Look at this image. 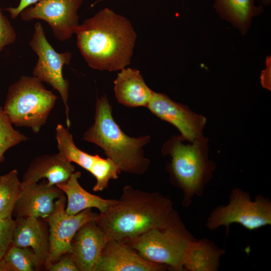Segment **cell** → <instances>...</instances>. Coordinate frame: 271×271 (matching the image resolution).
I'll use <instances>...</instances> for the list:
<instances>
[{"instance_id":"1","label":"cell","mask_w":271,"mask_h":271,"mask_svg":"<svg viewBox=\"0 0 271 271\" xmlns=\"http://www.w3.org/2000/svg\"><path fill=\"white\" fill-rule=\"evenodd\" d=\"M77 45L91 68L115 71L129 65L137 39L131 23L108 8L79 25Z\"/></svg>"},{"instance_id":"2","label":"cell","mask_w":271,"mask_h":271,"mask_svg":"<svg viewBox=\"0 0 271 271\" xmlns=\"http://www.w3.org/2000/svg\"><path fill=\"white\" fill-rule=\"evenodd\" d=\"M177 214L171 200L160 193L126 185L116 202L99 213L96 222L107 240L123 241L167 226Z\"/></svg>"},{"instance_id":"3","label":"cell","mask_w":271,"mask_h":271,"mask_svg":"<svg viewBox=\"0 0 271 271\" xmlns=\"http://www.w3.org/2000/svg\"><path fill=\"white\" fill-rule=\"evenodd\" d=\"M112 107L106 95L96 100L94 122L83 134V139L101 148L121 171L141 175L148 169L150 160L144 156L143 147L150 136L132 138L115 121Z\"/></svg>"},{"instance_id":"4","label":"cell","mask_w":271,"mask_h":271,"mask_svg":"<svg viewBox=\"0 0 271 271\" xmlns=\"http://www.w3.org/2000/svg\"><path fill=\"white\" fill-rule=\"evenodd\" d=\"M180 136H174L163 145V155H170L172 180L183 191V205L188 206L195 196H202L213 176L215 163L208 156V139L204 136L184 144Z\"/></svg>"},{"instance_id":"5","label":"cell","mask_w":271,"mask_h":271,"mask_svg":"<svg viewBox=\"0 0 271 271\" xmlns=\"http://www.w3.org/2000/svg\"><path fill=\"white\" fill-rule=\"evenodd\" d=\"M57 97L36 77L23 76L8 89L3 110L13 124L39 132Z\"/></svg>"},{"instance_id":"6","label":"cell","mask_w":271,"mask_h":271,"mask_svg":"<svg viewBox=\"0 0 271 271\" xmlns=\"http://www.w3.org/2000/svg\"><path fill=\"white\" fill-rule=\"evenodd\" d=\"M195 239L177 214L167 226L123 242L149 261L182 271L188 247Z\"/></svg>"},{"instance_id":"7","label":"cell","mask_w":271,"mask_h":271,"mask_svg":"<svg viewBox=\"0 0 271 271\" xmlns=\"http://www.w3.org/2000/svg\"><path fill=\"white\" fill-rule=\"evenodd\" d=\"M232 223H238L250 231L270 225L271 201L260 194L253 200L249 193L234 188L230 194L228 203L214 209L207 219L206 226L211 230L224 226L227 235Z\"/></svg>"},{"instance_id":"8","label":"cell","mask_w":271,"mask_h":271,"mask_svg":"<svg viewBox=\"0 0 271 271\" xmlns=\"http://www.w3.org/2000/svg\"><path fill=\"white\" fill-rule=\"evenodd\" d=\"M29 45L38 56V61L33 71V76L50 85L60 94L65 106L67 128L70 126L69 107L68 104L69 83L63 75V68L70 63V52L58 53L46 38L40 23L35 25L34 32Z\"/></svg>"},{"instance_id":"9","label":"cell","mask_w":271,"mask_h":271,"mask_svg":"<svg viewBox=\"0 0 271 271\" xmlns=\"http://www.w3.org/2000/svg\"><path fill=\"white\" fill-rule=\"evenodd\" d=\"M66 203V198L63 194L55 201L53 212L44 219L49 226L48 266L64 254L70 253L71 241L77 231L86 223L96 221L99 216V214L93 212L91 208L75 215H69L65 210Z\"/></svg>"},{"instance_id":"10","label":"cell","mask_w":271,"mask_h":271,"mask_svg":"<svg viewBox=\"0 0 271 271\" xmlns=\"http://www.w3.org/2000/svg\"><path fill=\"white\" fill-rule=\"evenodd\" d=\"M55 139L58 153L64 159L77 164L95 177L96 182L93 188V191H101L107 188L110 180L117 179L121 172L111 159H104L80 150L75 145L68 128L61 124L57 125Z\"/></svg>"},{"instance_id":"11","label":"cell","mask_w":271,"mask_h":271,"mask_svg":"<svg viewBox=\"0 0 271 271\" xmlns=\"http://www.w3.org/2000/svg\"><path fill=\"white\" fill-rule=\"evenodd\" d=\"M84 0H40L20 14L23 21L46 22L55 37L63 41L71 38L79 26L77 11Z\"/></svg>"},{"instance_id":"12","label":"cell","mask_w":271,"mask_h":271,"mask_svg":"<svg viewBox=\"0 0 271 271\" xmlns=\"http://www.w3.org/2000/svg\"><path fill=\"white\" fill-rule=\"evenodd\" d=\"M147 107L156 116L177 128L183 141L192 142L203 136L205 117L174 101L166 94L154 91Z\"/></svg>"},{"instance_id":"13","label":"cell","mask_w":271,"mask_h":271,"mask_svg":"<svg viewBox=\"0 0 271 271\" xmlns=\"http://www.w3.org/2000/svg\"><path fill=\"white\" fill-rule=\"evenodd\" d=\"M169 268L149 261L123 241L108 240L94 271H162Z\"/></svg>"},{"instance_id":"14","label":"cell","mask_w":271,"mask_h":271,"mask_svg":"<svg viewBox=\"0 0 271 271\" xmlns=\"http://www.w3.org/2000/svg\"><path fill=\"white\" fill-rule=\"evenodd\" d=\"M107 239L95 220L82 226L71 244L70 254L79 270L94 271Z\"/></svg>"},{"instance_id":"15","label":"cell","mask_w":271,"mask_h":271,"mask_svg":"<svg viewBox=\"0 0 271 271\" xmlns=\"http://www.w3.org/2000/svg\"><path fill=\"white\" fill-rule=\"evenodd\" d=\"M63 193L55 185L36 184L23 189L13 212L18 217L45 219L54 211L55 201Z\"/></svg>"},{"instance_id":"16","label":"cell","mask_w":271,"mask_h":271,"mask_svg":"<svg viewBox=\"0 0 271 271\" xmlns=\"http://www.w3.org/2000/svg\"><path fill=\"white\" fill-rule=\"evenodd\" d=\"M74 172L72 163L59 153L40 156L32 162L24 173L22 188L33 186L43 179H47L48 185L56 186L67 180Z\"/></svg>"},{"instance_id":"17","label":"cell","mask_w":271,"mask_h":271,"mask_svg":"<svg viewBox=\"0 0 271 271\" xmlns=\"http://www.w3.org/2000/svg\"><path fill=\"white\" fill-rule=\"evenodd\" d=\"M39 219L16 218L12 243L18 247L31 248L41 266L46 268L49 257V237Z\"/></svg>"},{"instance_id":"18","label":"cell","mask_w":271,"mask_h":271,"mask_svg":"<svg viewBox=\"0 0 271 271\" xmlns=\"http://www.w3.org/2000/svg\"><path fill=\"white\" fill-rule=\"evenodd\" d=\"M114 91L117 101L128 107H147L154 92L140 72L131 68L120 70L114 81Z\"/></svg>"},{"instance_id":"19","label":"cell","mask_w":271,"mask_h":271,"mask_svg":"<svg viewBox=\"0 0 271 271\" xmlns=\"http://www.w3.org/2000/svg\"><path fill=\"white\" fill-rule=\"evenodd\" d=\"M81 175L80 172H74L67 180L56 185L66 195L67 214L75 215L91 208H97L101 213L116 202L117 199H103L86 191L78 181Z\"/></svg>"},{"instance_id":"20","label":"cell","mask_w":271,"mask_h":271,"mask_svg":"<svg viewBox=\"0 0 271 271\" xmlns=\"http://www.w3.org/2000/svg\"><path fill=\"white\" fill-rule=\"evenodd\" d=\"M224 252L211 240L195 239L191 242L186 252L184 270L216 271Z\"/></svg>"},{"instance_id":"21","label":"cell","mask_w":271,"mask_h":271,"mask_svg":"<svg viewBox=\"0 0 271 271\" xmlns=\"http://www.w3.org/2000/svg\"><path fill=\"white\" fill-rule=\"evenodd\" d=\"M215 6L221 16L243 32L258 11L253 0H216Z\"/></svg>"},{"instance_id":"22","label":"cell","mask_w":271,"mask_h":271,"mask_svg":"<svg viewBox=\"0 0 271 271\" xmlns=\"http://www.w3.org/2000/svg\"><path fill=\"white\" fill-rule=\"evenodd\" d=\"M18 172L13 170L0 179V219L12 217L15 207L22 191Z\"/></svg>"},{"instance_id":"23","label":"cell","mask_w":271,"mask_h":271,"mask_svg":"<svg viewBox=\"0 0 271 271\" xmlns=\"http://www.w3.org/2000/svg\"><path fill=\"white\" fill-rule=\"evenodd\" d=\"M9 271H34L41 265L34 251L29 247H18L13 243L4 257Z\"/></svg>"},{"instance_id":"24","label":"cell","mask_w":271,"mask_h":271,"mask_svg":"<svg viewBox=\"0 0 271 271\" xmlns=\"http://www.w3.org/2000/svg\"><path fill=\"white\" fill-rule=\"evenodd\" d=\"M13 124L0 106V162L8 149L28 139L26 136L14 129Z\"/></svg>"},{"instance_id":"25","label":"cell","mask_w":271,"mask_h":271,"mask_svg":"<svg viewBox=\"0 0 271 271\" xmlns=\"http://www.w3.org/2000/svg\"><path fill=\"white\" fill-rule=\"evenodd\" d=\"M16 222L12 217L0 219V259L12 244Z\"/></svg>"},{"instance_id":"26","label":"cell","mask_w":271,"mask_h":271,"mask_svg":"<svg viewBox=\"0 0 271 271\" xmlns=\"http://www.w3.org/2000/svg\"><path fill=\"white\" fill-rule=\"evenodd\" d=\"M16 39V32L8 18L3 14L0 8V52L6 46L13 44Z\"/></svg>"},{"instance_id":"27","label":"cell","mask_w":271,"mask_h":271,"mask_svg":"<svg viewBox=\"0 0 271 271\" xmlns=\"http://www.w3.org/2000/svg\"><path fill=\"white\" fill-rule=\"evenodd\" d=\"M49 271H79L70 253L62 255L56 261L50 263L46 268Z\"/></svg>"},{"instance_id":"28","label":"cell","mask_w":271,"mask_h":271,"mask_svg":"<svg viewBox=\"0 0 271 271\" xmlns=\"http://www.w3.org/2000/svg\"><path fill=\"white\" fill-rule=\"evenodd\" d=\"M40 0H20L19 4L16 7H9L6 9L12 19H16L21 12L26 8L35 4Z\"/></svg>"},{"instance_id":"29","label":"cell","mask_w":271,"mask_h":271,"mask_svg":"<svg viewBox=\"0 0 271 271\" xmlns=\"http://www.w3.org/2000/svg\"><path fill=\"white\" fill-rule=\"evenodd\" d=\"M266 67L260 76L261 84L263 87L270 90V58L267 59Z\"/></svg>"},{"instance_id":"30","label":"cell","mask_w":271,"mask_h":271,"mask_svg":"<svg viewBox=\"0 0 271 271\" xmlns=\"http://www.w3.org/2000/svg\"><path fill=\"white\" fill-rule=\"evenodd\" d=\"M0 271H9L8 267L4 258L0 259Z\"/></svg>"},{"instance_id":"31","label":"cell","mask_w":271,"mask_h":271,"mask_svg":"<svg viewBox=\"0 0 271 271\" xmlns=\"http://www.w3.org/2000/svg\"><path fill=\"white\" fill-rule=\"evenodd\" d=\"M264 2H269L270 1V0H262Z\"/></svg>"},{"instance_id":"32","label":"cell","mask_w":271,"mask_h":271,"mask_svg":"<svg viewBox=\"0 0 271 271\" xmlns=\"http://www.w3.org/2000/svg\"><path fill=\"white\" fill-rule=\"evenodd\" d=\"M1 176L0 175V179H1Z\"/></svg>"}]
</instances>
